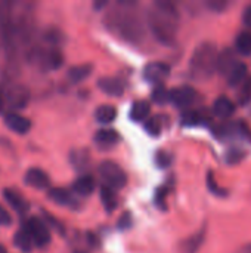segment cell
<instances>
[{
  "mask_svg": "<svg viewBox=\"0 0 251 253\" xmlns=\"http://www.w3.org/2000/svg\"><path fill=\"white\" fill-rule=\"evenodd\" d=\"M95 187H96L95 179L89 175H84L72 184V191L80 196H90V194H93Z\"/></svg>",
  "mask_w": 251,
  "mask_h": 253,
  "instance_id": "22",
  "label": "cell"
},
{
  "mask_svg": "<svg viewBox=\"0 0 251 253\" xmlns=\"http://www.w3.org/2000/svg\"><path fill=\"white\" fill-rule=\"evenodd\" d=\"M4 125L15 133H19V135H25L30 132L31 129V122L18 114V113H6L4 114Z\"/></svg>",
  "mask_w": 251,
  "mask_h": 253,
  "instance_id": "10",
  "label": "cell"
},
{
  "mask_svg": "<svg viewBox=\"0 0 251 253\" xmlns=\"http://www.w3.org/2000/svg\"><path fill=\"white\" fill-rule=\"evenodd\" d=\"M180 122L183 126H198L204 123V116L197 110H186L182 114Z\"/></svg>",
  "mask_w": 251,
  "mask_h": 253,
  "instance_id": "28",
  "label": "cell"
},
{
  "mask_svg": "<svg viewBox=\"0 0 251 253\" xmlns=\"http://www.w3.org/2000/svg\"><path fill=\"white\" fill-rule=\"evenodd\" d=\"M172 160H173L172 154H169V153H166V151H158L157 156H155V163H157L158 168H161V169L169 168V166L172 165Z\"/></svg>",
  "mask_w": 251,
  "mask_h": 253,
  "instance_id": "36",
  "label": "cell"
},
{
  "mask_svg": "<svg viewBox=\"0 0 251 253\" xmlns=\"http://www.w3.org/2000/svg\"><path fill=\"white\" fill-rule=\"evenodd\" d=\"M28 59L31 62H36L38 64L43 70H58L64 59H62V53L55 49V47H49V49H44V47H37V49H31V52L28 53Z\"/></svg>",
  "mask_w": 251,
  "mask_h": 253,
  "instance_id": "5",
  "label": "cell"
},
{
  "mask_svg": "<svg viewBox=\"0 0 251 253\" xmlns=\"http://www.w3.org/2000/svg\"><path fill=\"white\" fill-rule=\"evenodd\" d=\"M107 4H108L107 1H101V3H95V4H93V7H95L96 10H99V9H102V7H105Z\"/></svg>",
  "mask_w": 251,
  "mask_h": 253,
  "instance_id": "44",
  "label": "cell"
},
{
  "mask_svg": "<svg viewBox=\"0 0 251 253\" xmlns=\"http://www.w3.org/2000/svg\"><path fill=\"white\" fill-rule=\"evenodd\" d=\"M101 200H102V205H104V208H105V211L108 213L114 212L117 209V206H118L117 193H115V190H112L108 185L101 187Z\"/></svg>",
  "mask_w": 251,
  "mask_h": 253,
  "instance_id": "21",
  "label": "cell"
},
{
  "mask_svg": "<svg viewBox=\"0 0 251 253\" xmlns=\"http://www.w3.org/2000/svg\"><path fill=\"white\" fill-rule=\"evenodd\" d=\"M77 253H83V252H77Z\"/></svg>",
  "mask_w": 251,
  "mask_h": 253,
  "instance_id": "47",
  "label": "cell"
},
{
  "mask_svg": "<svg viewBox=\"0 0 251 253\" xmlns=\"http://www.w3.org/2000/svg\"><path fill=\"white\" fill-rule=\"evenodd\" d=\"M135 1H117L115 7H112L109 12H107L104 22L105 27L115 34L118 39L130 43L138 44L145 39V28L143 21L141 16L133 10Z\"/></svg>",
  "mask_w": 251,
  "mask_h": 253,
  "instance_id": "1",
  "label": "cell"
},
{
  "mask_svg": "<svg viewBox=\"0 0 251 253\" xmlns=\"http://www.w3.org/2000/svg\"><path fill=\"white\" fill-rule=\"evenodd\" d=\"M1 93H3L4 102H7L10 107L18 108V110L25 108L28 105V102H30V98H31L28 87L24 86V84H19V83L9 84Z\"/></svg>",
  "mask_w": 251,
  "mask_h": 253,
  "instance_id": "6",
  "label": "cell"
},
{
  "mask_svg": "<svg viewBox=\"0 0 251 253\" xmlns=\"http://www.w3.org/2000/svg\"><path fill=\"white\" fill-rule=\"evenodd\" d=\"M169 193H170V187H169V185L160 187V188L157 190V193H155V205H157L161 211H166V209H167L166 200H167Z\"/></svg>",
  "mask_w": 251,
  "mask_h": 253,
  "instance_id": "31",
  "label": "cell"
},
{
  "mask_svg": "<svg viewBox=\"0 0 251 253\" xmlns=\"http://www.w3.org/2000/svg\"><path fill=\"white\" fill-rule=\"evenodd\" d=\"M197 99V90L192 86L183 84L169 90V101L178 108H186L192 105Z\"/></svg>",
  "mask_w": 251,
  "mask_h": 253,
  "instance_id": "8",
  "label": "cell"
},
{
  "mask_svg": "<svg viewBox=\"0 0 251 253\" xmlns=\"http://www.w3.org/2000/svg\"><path fill=\"white\" fill-rule=\"evenodd\" d=\"M25 228L27 231L30 233L31 239H33V243L37 246V248H44L50 243V233H49V228L47 225L38 219V218H30L25 224Z\"/></svg>",
  "mask_w": 251,
  "mask_h": 253,
  "instance_id": "7",
  "label": "cell"
},
{
  "mask_svg": "<svg viewBox=\"0 0 251 253\" xmlns=\"http://www.w3.org/2000/svg\"><path fill=\"white\" fill-rule=\"evenodd\" d=\"M228 4H229V1H226V0H210V1H207V6L215 12L225 10L228 7Z\"/></svg>",
  "mask_w": 251,
  "mask_h": 253,
  "instance_id": "38",
  "label": "cell"
},
{
  "mask_svg": "<svg viewBox=\"0 0 251 253\" xmlns=\"http://www.w3.org/2000/svg\"><path fill=\"white\" fill-rule=\"evenodd\" d=\"M151 113V105L148 101H135L132 104V110H130V120L133 122H145L148 119Z\"/></svg>",
  "mask_w": 251,
  "mask_h": 253,
  "instance_id": "20",
  "label": "cell"
},
{
  "mask_svg": "<svg viewBox=\"0 0 251 253\" xmlns=\"http://www.w3.org/2000/svg\"><path fill=\"white\" fill-rule=\"evenodd\" d=\"M213 113L219 119H228L235 113V105L228 96H219L213 104Z\"/></svg>",
  "mask_w": 251,
  "mask_h": 253,
  "instance_id": "16",
  "label": "cell"
},
{
  "mask_svg": "<svg viewBox=\"0 0 251 253\" xmlns=\"http://www.w3.org/2000/svg\"><path fill=\"white\" fill-rule=\"evenodd\" d=\"M217 47L212 42L198 44L189 61V73L195 80H207L216 71L217 64Z\"/></svg>",
  "mask_w": 251,
  "mask_h": 253,
  "instance_id": "3",
  "label": "cell"
},
{
  "mask_svg": "<svg viewBox=\"0 0 251 253\" xmlns=\"http://www.w3.org/2000/svg\"><path fill=\"white\" fill-rule=\"evenodd\" d=\"M237 129H238V136L251 142V127L246 122H243V120L237 122Z\"/></svg>",
  "mask_w": 251,
  "mask_h": 253,
  "instance_id": "37",
  "label": "cell"
},
{
  "mask_svg": "<svg viewBox=\"0 0 251 253\" xmlns=\"http://www.w3.org/2000/svg\"><path fill=\"white\" fill-rule=\"evenodd\" d=\"M44 216H46V221H47V224H49V225H52V227H53V228H55L58 233H62V234L65 233V231H64V227H62V224H61L59 221H56L53 216H50V215H47V213H46Z\"/></svg>",
  "mask_w": 251,
  "mask_h": 253,
  "instance_id": "41",
  "label": "cell"
},
{
  "mask_svg": "<svg viewBox=\"0 0 251 253\" xmlns=\"http://www.w3.org/2000/svg\"><path fill=\"white\" fill-rule=\"evenodd\" d=\"M145 130L151 135V136H158L163 130V120L160 116L151 117L145 120Z\"/></svg>",
  "mask_w": 251,
  "mask_h": 253,
  "instance_id": "29",
  "label": "cell"
},
{
  "mask_svg": "<svg viewBox=\"0 0 251 253\" xmlns=\"http://www.w3.org/2000/svg\"><path fill=\"white\" fill-rule=\"evenodd\" d=\"M13 243H15V246H16L21 252L25 253L31 252V249H33V246H34L33 239H31V236H30V233L27 231L25 227H24L22 230H19V231L15 234Z\"/></svg>",
  "mask_w": 251,
  "mask_h": 253,
  "instance_id": "24",
  "label": "cell"
},
{
  "mask_svg": "<svg viewBox=\"0 0 251 253\" xmlns=\"http://www.w3.org/2000/svg\"><path fill=\"white\" fill-rule=\"evenodd\" d=\"M43 39H44L47 43H50V44H59L61 40H62V34H61L58 30H55V28H49V30L44 31Z\"/></svg>",
  "mask_w": 251,
  "mask_h": 253,
  "instance_id": "35",
  "label": "cell"
},
{
  "mask_svg": "<svg viewBox=\"0 0 251 253\" xmlns=\"http://www.w3.org/2000/svg\"><path fill=\"white\" fill-rule=\"evenodd\" d=\"M237 253H251V243L244 245L243 248H240V249L237 251Z\"/></svg>",
  "mask_w": 251,
  "mask_h": 253,
  "instance_id": "43",
  "label": "cell"
},
{
  "mask_svg": "<svg viewBox=\"0 0 251 253\" xmlns=\"http://www.w3.org/2000/svg\"><path fill=\"white\" fill-rule=\"evenodd\" d=\"M243 22L247 28H251V4L247 6L243 12Z\"/></svg>",
  "mask_w": 251,
  "mask_h": 253,
  "instance_id": "42",
  "label": "cell"
},
{
  "mask_svg": "<svg viewBox=\"0 0 251 253\" xmlns=\"http://www.w3.org/2000/svg\"><path fill=\"white\" fill-rule=\"evenodd\" d=\"M238 99L241 104H249L251 101V76L246 79V82L241 84L240 93H238Z\"/></svg>",
  "mask_w": 251,
  "mask_h": 253,
  "instance_id": "32",
  "label": "cell"
},
{
  "mask_svg": "<svg viewBox=\"0 0 251 253\" xmlns=\"http://www.w3.org/2000/svg\"><path fill=\"white\" fill-rule=\"evenodd\" d=\"M237 56L235 52L229 47L223 49L219 55H217V64H216V71L220 73L222 76H228L231 73V70L237 65Z\"/></svg>",
  "mask_w": 251,
  "mask_h": 253,
  "instance_id": "14",
  "label": "cell"
},
{
  "mask_svg": "<svg viewBox=\"0 0 251 253\" xmlns=\"http://www.w3.org/2000/svg\"><path fill=\"white\" fill-rule=\"evenodd\" d=\"M98 172L105 182L104 185L111 187L112 190H121L127 184V175L123 168L115 162H102L98 168Z\"/></svg>",
  "mask_w": 251,
  "mask_h": 253,
  "instance_id": "4",
  "label": "cell"
},
{
  "mask_svg": "<svg viewBox=\"0 0 251 253\" xmlns=\"http://www.w3.org/2000/svg\"><path fill=\"white\" fill-rule=\"evenodd\" d=\"M3 108H4V99H3V93H1V90H0V114H1V111H3Z\"/></svg>",
  "mask_w": 251,
  "mask_h": 253,
  "instance_id": "45",
  "label": "cell"
},
{
  "mask_svg": "<svg viewBox=\"0 0 251 253\" xmlns=\"http://www.w3.org/2000/svg\"><path fill=\"white\" fill-rule=\"evenodd\" d=\"M143 79L148 83H154V84H161L166 79H169L170 76V67L166 62H149L145 65L143 73H142Z\"/></svg>",
  "mask_w": 251,
  "mask_h": 253,
  "instance_id": "9",
  "label": "cell"
},
{
  "mask_svg": "<svg viewBox=\"0 0 251 253\" xmlns=\"http://www.w3.org/2000/svg\"><path fill=\"white\" fill-rule=\"evenodd\" d=\"M93 71V65L92 64H80L75 67H71L68 70V79L72 83H80L84 79H87Z\"/></svg>",
  "mask_w": 251,
  "mask_h": 253,
  "instance_id": "23",
  "label": "cell"
},
{
  "mask_svg": "<svg viewBox=\"0 0 251 253\" xmlns=\"http://www.w3.org/2000/svg\"><path fill=\"white\" fill-rule=\"evenodd\" d=\"M12 224V216L10 213L0 205V225L1 227H9Z\"/></svg>",
  "mask_w": 251,
  "mask_h": 253,
  "instance_id": "40",
  "label": "cell"
},
{
  "mask_svg": "<svg viewBox=\"0 0 251 253\" xmlns=\"http://www.w3.org/2000/svg\"><path fill=\"white\" fill-rule=\"evenodd\" d=\"M24 181L33 187V188H37V190H46L49 185H50V178L49 175L41 170V169H37V168H31L27 170L25 176H24Z\"/></svg>",
  "mask_w": 251,
  "mask_h": 253,
  "instance_id": "11",
  "label": "cell"
},
{
  "mask_svg": "<svg viewBox=\"0 0 251 253\" xmlns=\"http://www.w3.org/2000/svg\"><path fill=\"white\" fill-rule=\"evenodd\" d=\"M206 240V227H203L200 231L194 233L179 245V252L180 253H198L201 246L204 245Z\"/></svg>",
  "mask_w": 251,
  "mask_h": 253,
  "instance_id": "13",
  "label": "cell"
},
{
  "mask_svg": "<svg viewBox=\"0 0 251 253\" xmlns=\"http://www.w3.org/2000/svg\"><path fill=\"white\" fill-rule=\"evenodd\" d=\"M249 77V68L244 62H237V65L231 70V73L226 76L229 86H241L246 79Z\"/></svg>",
  "mask_w": 251,
  "mask_h": 253,
  "instance_id": "18",
  "label": "cell"
},
{
  "mask_svg": "<svg viewBox=\"0 0 251 253\" xmlns=\"http://www.w3.org/2000/svg\"><path fill=\"white\" fill-rule=\"evenodd\" d=\"M120 139V135L114 129H101L95 135V142L102 148H111L114 147Z\"/></svg>",
  "mask_w": 251,
  "mask_h": 253,
  "instance_id": "17",
  "label": "cell"
},
{
  "mask_svg": "<svg viewBox=\"0 0 251 253\" xmlns=\"http://www.w3.org/2000/svg\"><path fill=\"white\" fill-rule=\"evenodd\" d=\"M152 101L157 102V104H166L169 101V90L163 84L157 86L152 90Z\"/></svg>",
  "mask_w": 251,
  "mask_h": 253,
  "instance_id": "33",
  "label": "cell"
},
{
  "mask_svg": "<svg viewBox=\"0 0 251 253\" xmlns=\"http://www.w3.org/2000/svg\"><path fill=\"white\" fill-rule=\"evenodd\" d=\"M130 225H132V216H130L129 212H124L121 215V218L118 219V230L124 231V230L130 228Z\"/></svg>",
  "mask_w": 251,
  "mask_h": 253,
  "instance_id": "39",
  "label": "cell"
},
{
  "mask_svg": "<svg viewBox=\"0 0 251 253\" xmlns=\"http://www.w3.org/2000/svg\"><path fill=\"white\" fill-rule=\"evenodd\" d=\"M235 47L241 55H246V56L251 55V30L238 34L235 40Z\"/></svg>",
  "mask_w": 251,
  "mask_h": 253,
  "instance_id": "27",
  "label": "cell"
},
{
  "mask_svg": "<svg viewBox=\"0 0 251 253\" xmlns=\"http://www.w3.org/2000/svg\"><path fill=\"white\" fill-rule=\"evenodd\" d=\"M49 197H50L55 203H58V205H61V206L77 208V200L72 197V194H71L70 191H67V190H64V188H53V190H50Z\"/></svg>",
  "mask_w": 251,
  "mask_h": 253,
  "instance_id": "19",
  "label": "cell"
},
{
  "mask_svg": "<svg viewBox=\"0 0 251 253\" xmlns=\"http://www.w3.org/2000/svg\"><path fill=\"white\" fill-rule=\"evenodd\" d=\"M207 188H209V191H210L212 194H215V196H217V197H225V196H228V191L223 190L222 187H219V184L216 182L215 175H213L212 170L207 172Z\"/></svg>",
  "mask_w": 251,
  "mask_h": 253,
  "instance_id": "30",
  "label": "cell"
},
{
  "mask_svg": "<svg viewBox=\"0 0 251 253\" xmlns=\"http://www.w3.org/2000/svg\"><path fill=\"white\" fill-rule=\"evenodd\" d=\"M89 162H90V154L87 150H74L71 153V163L77 170L87 169Z\"/></svg>",
  "mask_w": 251,
  "mask_h": 253,
  "instance_id": "26",
  "label": "cell"
},
{
  "mask_svg": "<svg viewBox=\"0 0 251 253\" xmlns=\"http://www.w3.org/2000/svg\"><path fill=\"white\" fill-rule=\"evenodd\" d=\"M179 10L172 1H155L146 12V24L154 37L166 46H172L176 42L179 28Z\"/></svg>",
  "mask_w": 251,
  "mask_h": 253,
  "instance_id": "2",
  "label": "cell"
},
{
  "mask_svg": "<svg viewBox=\"0 0 251 253\" xmlns=\"http://www.w3.org/2000/svg\"><path fill=\"white\" fill-rule=\"evenodd\" d=\"M3 197H4V200L7 202V205H9L16 213L25 215V213L28 212L30 205H28V202H27L18 191H15V190H12V188H6V190L3 191Z\"/></svg>",
  "mask_w": 251,
  "mask_h": 253,
  "instance_id": "15",
  "label": "cell"
},
{
  "mask_svg": "<svg viewBox=\"0 0 251 253\" xmlns=\"http://www.w3.org/2000/svg\"><path fill=\"white\" fill-rule=\"evenodd\" d=\"M98 86H99V89L104 92V93H107V95H109V96H123V93H124V90H126V87H124V83L120 80V79H117V77H101L99 80H98Z\"/></svg>",
  "mask_w": 251,
  "mask_h": 253,
  "instance_id": "12",
  "label": "cell"
},
{
  "mask_svg": "<svg viewBox=\"0 0 251 253\" xmlns=\"http://www.w3.org/2000/svg\"><path fill=\"white\" fill-rule=\"evenodd\" d=\"M0 253H7L6 248H4V246H1V245H0Z\"/></svg>",
  "mask_w": 251,
  "mask_h": 253,
  "instance_id": "46",
  "label": "cell"
},
{
  "mask_svg": "<svg viewBox=\"0 0 251 253\" xmlns=\"http://www.w3.org/2000/svg\"><path fill=\"white\" fill-rule=\"evenodd\" d=\"M246 157V153L238 148H232L226 153V163L228 165H238Z\"/></svg>",
  "mask_w": 251,
  "mask_h": 253,
  "instance_id": "34",
  "label": "cell"
},
{
  "mask_svg": "<svg viewBox=\"0 0 251 253\" xmlns=\"http://www.w3.org/2000/svg\"><path fill=\"white\" fill-rule=\"evenodd\" d=\"M95 117L96 120L101 123V125H109L115 120L117 117V110L114 105H101L96 113H95Z\"/></svg>",
  "mask_w": 251,
  "mask_h": 253,
  "instance_id": "25",
  "label": "cell"
}]
</instances>
